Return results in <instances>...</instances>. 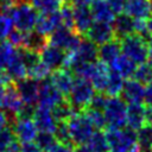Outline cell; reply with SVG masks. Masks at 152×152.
<instances>
[{
	"label": "cell",
	"instance_id": "6da1fadb",
	"mask_svg": "<svg viewBox=\"0 0 152 152\" xmlns=\"http://www.w3.org/2000/svg\"><path fill=\"white\" fill-rule=\"evenodd\" d=\"M1 8L10 14L14 30L21 32H31L34 30L39 13L27 0L12 1L10 5Z\"/></svg>",
	"mask_w": 152,
	"mask_h": 152
},
{
	"label": "cell",
	"instance_id": "7a4b0ae2",
	"mask_svg": "<svg viewBox=\"0 0 152 152\" xmlns=\"http://www.w3.org/2000/svg\"><path fill=\"white\" fill-rule=\"evenodd\" d=\"M110 152H140L135 131L122 128H109L106 133Z\"/></svg>",
	"mask_w": 152,
	"mask_h": 152
},
{
	"label": "cell",
	"instance_id": "3957f363",
	"mask_svg": "<svg viewBox=\"0 0 152 152\" xmlns=\"http://www.w3.org/2000/svg\"><path fill=\"white\" fill-rule=\"evenodd\" d=\"M65 122L69 132L70 144H75L77 146L86 145V142L95 131L86 113H81L80 110L75 112Z\"/></svg>",
	"mask_w": 152,
	"mask_h": 152
},
{
	"label": "cell",
	"instance_id": "277c9868",
	"mask_svg": "<svg viewBox=\"0 0 152 152\" xmlns=\"http://www.w3.org/2000/svg\"><path fill=\"white\" fill-rule=\"evenodd\" d=\"M148 40L145 36L132 33L129 36H126L121 38L120 46H121V53L132 59L137 65L146 63L147 59V52H148Z\"/></svg>",
	"mask_w": 152,
	"mask_h": 152
},
{
	"label": "cell",
	"instance_id": "5b68a950",
	"mask_svg": "<svg viewBox=\"0 0 152 152\" xmlns=\"http://www.w3.org/2000/svg\"><path fill=\"white\" fill-rule=\"evenodd\" d=\"M102 113H103L106 126L108 127V129L126 127L127 103L124 101L122 97L120 96L107 97Z\"/></svg>",
	"mask_w": 152,
	"mask_h": 152
},
{
	"label": "cell",
	"instance_id": "8992f818",
	"mask_svg": "<svg viewBox=\"0 0 152 152\" xmlns=\"http://www.w3.org/2000/svg\"><path fill=\"white\" fill-rule=\"evenodd\" d=\"M96 90L91 83L83 78H75L72 87L70 88L68 96V103L76 110H82L88 108Z\"/></svg>",
	"mask_w": 152,
	"mask_h": 152
},
{
	"label": "cell",
	"instance_id": "52a82bcc",
	"mask_svg": "<svg viewBox=\"0 0 152 152\" xmlns=\"http://www.w3.org/2000/svg\"><path fill=\"white\" fill-rule=\"evenodd\" d=\"M38 56L40 62L52 72L62 68H66V59H68V53L62 50L61 48L51 44V43H45L39 50H38Z\"/></svg>",
	"mask_w": 152,
	"mask_h": 152
},
{
	"label": "cell",
	"instance_id": "ba28073f",
	"mask_svg": "<svg viewBox=\"0 0 152 152\" xmlns=\"http://www.w3.org/2000/svg\"><path fill=\"white\" fill-rule=\"evenodd\" d=\"M12 131L20 144L34 142L39 131L32 119V115H19L15 118Z\"/></svg>",
	"mask_w": 152,
	"mask_h": 152
},
{
	"label": "cell",
	"instance_id": "9c48e42d",
	"mask_svg": "<svg viewBox=\"0 0 152 152\" xmlns=\"http://www.w3.org/2000/svg\"><path fill=\"white\" fill-rule=\"evenodd\" d=\"M49 43L61 48L66 53L72 52L81 42V37L76 33L72 27L59 26L49 36Z\"/></svg>",
	"mask_w": 152,
	"mask_h": 152
},
{
	"label": "cell",
	"instance_id": "30bf717a",
	"mask_svg": "<svg viewBox=\"0 0 152 152\" xmlns=\"http://www.w3.org/2000/svg\"><path fill=\"white\" fill-rule=\"evenodd\" d=\"M97 61V45L89 39H81L77 48L68 53L66 68L78 63H91Z\"/></svg>",
	"mask_w": 152,
	"mask_h": 152
},
{
	"label": "cell",
	"instance_id": "8fae6325",
	"mask_svg": "<svg viewBox=\"0 0 152 152\" xmlns=\"http://www.w3.org/2000/svg\"><path fill=\"white\" fill-rule=\"evenodd\" d=\"M63 94L51 83L49 78L39 82V91H38V107H44L49 109H53L63 101Z\"/></svg>",
	"mask_w": 152,
	"mask_h": 152
},
{
	"label": "cell",
	"instance_id": "7c38bea8",
	"mask_svg": "<svg viewBox=\"0 0 152 152\" xmlns=\"http://www.w3.org/2000/svg\"><path fill=\"white\" fill-rule=\"evenodd\" d=\"M39 82L32 77H24L21 80H19L17 82L15 89L21 99V101L24 102L25 106H30L33 107L34 104H37V100H38V91H39Z\"/></svg>",
	"mask_w": 152,
	"mask_h": 152
},
{
	"label": "cell",
	"instance_id": "4fadbf2b",
	"mask_svg": "<svg viewBox=\"0 0 152 152\" xmlns=\"http://www.w3.org/2000/svg\"><path fill=\"white\" fill-rule=\"evenodd\" d=\"M86 34H87V39H89L97 46L114 39L115 37L113 25L110 23H103V21H94Z\"/></svg>",
	"mask_w": 152,
	"mask_h": 152
},
{
	"label": "cell",
	"instance_id": "5bb4252c",
	"mask_svg": "<svg viewBox=\"0 0 152 152\" xmlns=\"http://www.w3.org/2000/svg\"><path fill=\"white\" fill-rule=\"evenodd\" d=\"M32 119L39 132L55 133L59 124L53 114V110L44 107H37L32 113Z\"/></svg>",
	"mask_w": 152,
	"mask_h": 152
},
{
	"label": "cell",
	"instance_id": "9a60e30c",
	"mask_svg": "<svg viewBox=\"0 0 152 152\" xmlns=\"http://www.w3.org/2000/svg\"><path fill=\"white\" fill-rule=\"evenodd\" d=\"M59 26H63V25H62V20L58 11L52 13H40L38 15L33 31H36L39 36L45 38V37H49Z\"/></svg>",
	"mask_w": 152,
	"mask_h": 152
},
{
	"label": "cell",
	"instance_id": "2e32d148",
	"mask_svg": "<svg viewBox=\"0 0 152 152\" xmlns=\"http://www.w3.org/2000/svg\"><path fill=\"white\" fill-rule=\"evenodd\" d=\"M124 101L129 103H142L145 95V84L139 82L135 78H127L125 81L122 91H121Z\"/></svg>",
	"mask_w": 152,
	"mask_h": 152
},
{
	"label": "cell",
	"instance_id": "e0dca14e",
	"mask_svg": "<svg viewBox=\"0 0 152 152\" xmlns=\"http://www.w3.org/2000/svg\"><path fill=\"white\" fill-rule=\"evenodd\" d=\"M94 23L89 6H72V27L78 33H87Z\"/></svg>",
	"mask_w": 152,
	"mask_h": 152
},
{
	"label": "cell",
	"instance_id": "ac0fdd59",
	"mask_svg": "<svg viewBox=\"0 0 152 152\" xmlns=\"http://www.w3.org/2000/svg\"><path fill=\"white\" fill-rule=\"evenodd\" d=\"M25 104L21 101L15 87H7L6 91H5V96L2 100V104H1V109L5 110L8 115H14L18 116L23 109H24Z\"/></svg>",
	"mask_w": 152,
	"mask_h": 152
},
{
	"label": "cell",
	"instance_id": "d6986e66",
	"mask_svg": "<svg viewBox=\"0 0 152 152\" xmlns=\"http://www.w3.org/2000/svg\"><path fill=\"white\" fill-rule=\"evenodd\" d=\"M125 13L133 19L147 20L152 15L151 0H127Z\"/></svg>",
	"mask_w": 152,
	"mask_h": 152
},
{
	"label": "cell",
	"instance_id": "ffe728a7",
	"mask_svg": "<svg viewBox=\"0 0 152 152\" xmlns=\"http://www.w3.org/2000/svg\"><path fill=\"white\" fill-rule=\"evenodd\" d=\"M146 107L142 103H129L127 104L126 114V127L138 131L146 124Z\"/></svg>",
	"mask_w": 152,
	"mask_h": 152
},
{
	"label": "cell",
	"instance_id": "44dd1931",
	"mask_svg": "<svg viewBox=\"0 0 152 152\" xmlns=\"http://www.w3.org/2000/svg\"><path fill=\"white\" fill-rule=\"evenodd\" d=\"M49 80L51 81V83L63 94L66 95L70 90V88L72 87L74 82H75V77L74 74L65 68L58 69L56 71H52Z\"/></svg>",
	"mask_w": 152,
	"mask_h": 152
},
{
	"label": "cell",
	"instance_id": "7402d4cb",
	"mask_svg": "<svg viewBox=\"0 0 152 152\" xmlns=\"http://www.w3.org/2000/svg\"><path fill=\"white\" fill-rule=\"evenodd\" d=\"M121 55L120 42L112 39L102 45L97 46V59L106 65H110Z\"/></svg>",
	"mask_w": 152,
	"mask_h": 152
},
{
	"label": "cell",
	"instance_id": "603a6c76",
	"mask_svg": "<svg viewBox=\"0 0 152 152\" xmlns=\"http://www.w3.org/2000/svg\"><path fill=\"white\" fill-rule=\"evenodd\" d=\"M112 25H113L115 36H118V37L124 38L126 36L135 33V19H133L125 12L116 14Z\"/></svg>",
	"mask_w": 152,
	"mask_h": 152
},
{
	"label": "cell",
	"instance_id": "cb8c5ba5",
	"mask_svg": "<svg viewBox=\"0 0 152 152\" xmlns=\"http://www.w3.org/2000/svg\"><path fill=\"white\" fill-rule=\"evenodd\" d=\"M90 12L93 14L94 21H103V23H113L115 14L106 2V0H93L89 5Z\"/></svg>",
	"mask_w": 152,
	"mask_h": 152
},
{
	"label": "cell",
	"instance_id": "d4e9b609",
	"mask_svg": "<svg viewBox=\"0 0 152 152\" xmlns=\"http://www.w3.org/2000/svg\"><path fill=\"white\" fill-rule=\"evenodd\" d=\"M137 64L129 59L128 57H126L125 55H120L110 65H109V69L116 74H119L120 76H122L125 80L127 78H132L134 76V72H135V69H137Z\"/></svg>",
	"mask_w": 152,
	"mask_h": 152
},
{
	"label": "cell",
	"instance_id": "484cf974",
	"mask_svg": "<svg viewBox=\"0 0 152 152\" xmlns=\"http://www.w3.org/2000/svg\"><path fill=\"white\" fill-rule=\"evenodd\" d=\"M4 72L8 76V78L11 81H15V82H18L19 80H21L24 77H27V69L23 61L20 49H18V53L11 61V63L7 65V68L5 69Z\"/></svg>",
	"mask_w": 152,
	"mask_h": 152
},
{
	"label": "cell",
	"instance_id": "4316f807",
	"mask_svg": "<svg viewBox=\"0 0 152 152\" xmlns=\"http://www.w3.org/2000/svg\"><path fill=\"white\" fill-rule=\"evenodd\" d=\"M20 142L17 140L12 128L6 127L0 131V151L1 152H19Z\"/></svg>",
	"mask_w": 152,
	"mask_h": 152
},
{
	"label": "cell",
	"instance_id": "83f0119b",
	"mask_svg": "<svg viewBox=\"0 0 152 152\" xmlns=\"http://www.w3.org/2000/svg\"><path fill=\"white\" fill-rule=\"evenodd\" d=\"M86 146L91 152H109L108 141L106 138V133H103L101 129H95L91 137L86 142Z\"/></svg>",
	"mask_w": 152,
	"mask_h": 152
},
{
	"label": "cell",
	"instance_id": "f1b7e54d",
	"mask_svg": "<svg viewBox=\"0 0 152 152\" xmlns=\"http://www.w3.org/2000/svg\"><path fill=\"white\" fill-rule=\"evenodd\" d=\"M125 81L126 80L122 76H120L119 74L110 70L103 93H106L108 96H120L124 84H125Z\"/></svg>",
	"mask_w": 152,
	"mask_h": 152
},
{
	"label": "cell",
	"instance_id": "f546056e",
	"mask_svg": "<svg viewBox=\"0 0 152 152\" xmlns=\"http://www.w3.org/2000/svg\"><path fill=\"white\" fill-rule=\"evenodd\" d=\"M137 141L140 152H152V125L145 124L141 128L135 131Z\"/></svg>",
	"mask_w": 152,
	"mask_h": 152
},
{
	"label": "cell",
	"instance_id": "4dcf8cb0",
	"mask_svg": "<svg viewBox=\"0 0 152 152\" xmlns=\"http://www.w3.org/2000/svg\"><path fill=\"white\" fill-rule=\"evenodd\" d=\"M17 53L18 48H15L10 40H4L0 43V71H5Z\"/></svg>",
	"mask_w": 152,
	"mask_h": 152
},
{
	"label": "cell",
	"instance_id": "1f68e13d",
	"mask_svg": "<svg viewBox=\"0 0 152 152\" xmlns=\"http://www.w3.org/2000/svg\"><path fill=\"white\" fill-rule=\"evenodd\" d=\"M38 13H52L58 11L63 5L62 0H27Z\"/></svg>",
	"mask_w": 152,
	"mask_h": 152
},
{
	"label": "cell",
	"instance_id": "d6a6232c",
	"mask_svg": "<svg viewBox=\"0 0 152 152\" xmlns=\"http://www.w3.org/2000/svg\"><path fill=\"white\" fill-rule=\"evenodd\" d=\"M36 145L43 151V152H48L50 148H52L57 142V138L55 135V133H49V132H39L36 140H34Z\"/></svg>",
	"mask_w": 152,
	"mask_h": 152
},
{
	"label": "cell",
	"instance_id": "836d02e7",
	"mask_svg": "<svg viewBox=\"0 0 152 152\" xmlns=\"http://www.w3.org/2000/svg\"><path fill=\"white\" fill-rule=\"evenodd\" d=\"M13 30L14 27L10 14L2 8H0V43L7 40Z\"/></svg>",
	"mask_w": 152,
	"mask_h": 152
},
{
	"label": "cell",
	"instance_id": "e575fe53",
	"mask_svg": "<svg viewBox=\"0 0 152 152\" xmlns=\"http://www.w3.org/2000/svg\"><path fill=\"white\" fill-rule=\"evenodd\" d=\"M133 78L138 80L142 84H147V83L152 82V65H150L147 63L138 65L135 69Z\"/></svg>",
	"mask_w": 152,
	"mask_h": 152
},
{
	"label": "cell",
	"instance_id": "d590c367",
	"mask_svg": "<svg viewBox=\"0 0 152 152\" xmlns=\"http://www.w3.org/2000/svg\"><path fill=\"white\" fill-rule=\"evenodd\" d=\"M52 110H53V114H55L56 119L58 120V122L66 121L69 118H71V115L75 112H77L69 103H64V102H62L61 104H58L57 107H55Z\"/></svg>",
	"mask_w": 152,
	"mask_h": 152
},
{
	"label": "cell",
	"instance_id": "8d00e7d4",
	"mask_svg": "<svg viewBox=\"0 0 152 152\" xmlns=\"http://www.w3.org/2000/svg\"><path fill=\"white\" fill-rule=\"evenodd\" d=\"M86 115L88 116L89 121L91 122V125L94 126L95 129H101V128L106 127L104 116H103V113H102L101 110L93 109V108H88V110L86 112Z\"/></svg>",
	"mask_w": 152,
	"mask_h": 152
},
{
	"label": "cell",
	"instance_id": "74e56055",
	"mask_svg": "<svg viewBox=\"0 0 152 152\" xmlns=\"http://www.w3.org/2000/svg\"><path fill=\"white\" fill-rule=\"evenodd\" d=\"M58 12H59V15H61L62 25L68 26V27H72V7L62 6L58 10Z\"/></svg>",
	"mask_w": 152,
	"mask_h": 152
},
{
	"label": "cell",
	"instance_id": "f35d334b",
	"mask_svg": "<svg viewBox=\"0 0 152 152\" xmlns=\"http://www.w3.org/2000/svg\"><path fill=\"white\" fill-rule=\"evenodd\" d=\"M106 101H107V97L102 93L95 94L88 108H93V109H97V110H101L102 112L103 110V107L106 104Z\"/></svg>",
	"mask_w": 152,
	"mask_h": 152
},
{
	"label": "cell",
	"instance_id": "ab89813d",
	"mask_svg": "<svg viewBox=\"0 0 152 152\" xmlns=\"http://www.w3.org/2000/svg\"><path fill=\"white\" fill-rule=\"evenodd\" d=\"M110 10L114 12V14H120L125 12V7L127 4V0H106Z\"/></svg>",
	"mask_w": 152,
	"mask_h": 152
},
{
	"label": "cell",
	"instance_id": "60d3db41",
	"mask_svg": "<svg viewBox=\"0 0 152 152\" xmlns=\"http://www.w3.org/2000/svg\"><path fill=\"white\" fill-rule=\"evenodd\" d=\"M144 102L147 107H152V82L147 83L145 86V95H144Z\"/></svg>",
	"mask_w": 152,
	"mask_h": 152
},
{
	"label": "cell",
	"instance_id": "b9f144b4",
	"mask_svg": "<svg viewBox=\"0 0 152 152\" xmlns=\"http://www.w3.org/2000/svg\"><path fill=\"white\" fill-rule=\"evenodd\" d=\"M48 152H72V148L70 147V144L64 142H57L52 148H50Z\"/></svg>",
	"mask_w": 152,
	"mask_h": 152
},
{
	"label": "cell",
	"instance_id": "7bdbcfd3",
	"mask_svg": "<svg viewBox=\"0 0 152 152\" xmlns=\"http://www.w3.org/2000/svg\"><path fill=\"white\" fill-rule=\"evenodd\" d=\"M19 152H43V151L36 145V142H28V144H23L20 146Z\"/></svg>",
	"mask_w": 152,
	"mask_h": 152
},
{
	"label": "cell",
	"instance_id": "ee69618b",
	"mask_svg": "<svg viewBox=\"0 0 152 152\" xmlns=\"http://www.w3.org/2000/svg\"><path fill=\"white\" fill-rule=\"evenodd\" d=\"M8 122H10L8 114L0 108V131H2L6 127H8Z\"/></svg>",
	"mask_w": 152,
	"mask_h": 152
},
{
	"label": "cell",
	"instance_id": "f6af8a7d",
	"mask_svg": "<svg viewBox=\"0 0 152 152\" xmlns=\"http://www.w3.org/2000/svg\"><path fill=\"white\" fill-rule=\"evenodd\" d=\"M146 36L152 40V15L146 20Z\"/></svg>",
	"mask_w": 152,
	"mask_h": 152
},
{
	"label": "cell",
	"instance_id": "bcb514c9",
	"mask_svg": "<svg viewBox=\"0 0 152 152\" xmlns=\"http://www.w3.org/2000/svg\"><path fill=\"white\" fill-rule=\"evenodd\" d=\"M72 6H89L93 0H70Z\"/></svg>",
	"mask_w": 152,
	"mask_h": 152
},
{
	"label": "cell",
	"instance_id": "7dc6e473",
	"mask_svg": "<svg viewBox=\"0 0 152 152\" xmlns=\"http://www.w3.org/2000/svg\"><path fill=\"white\" fill-rule=\"evenodd\" d=\"M146 124L148 125H152V107H147L146 106Z\"/></svg>",
	"mask_w": 152,
	"mask_h": 152
},
{
	"label": "cell",
	"instance_id": "c3c4849f",
	"mask_svg": "<svg viewBox=\"0 0 152 152\" xmlns=\"http://www.w3.org/2000/svg\"><path fill=\"white\" fill-rule=\"evenodd\" d=\"M8 86L7 84H4L0 82V108H1V104H2V100H4V96H5V91H6V88Z\"/></svg>",
	"mask_w": 152,
	"mask_h": 152
},
{
	"label": "cell",
	"instance_id": "681fc988",
	"mask_svg": "<svg viewBox=\"0 0 152 152\" xmlns=\"http://www.w3.org/2000/svg\"><path fill=\"white\" fill-rule=\"evenodd\" d=\"M146 63L150 64V65H152V43H150V45H148V52H147Z\"/></svg>",
	"mask_w": 152,
	"mask_h": 152
},
{
	"label": "cell",
	"instance_id": "f907efd6",
	"mask_svg": "<svg viewBox=\"0 0 152 152\" xmlns=\"http://www.w3.org/2000/svg\"><path fill=\"white\" fill-rule=\"evenodd\" d=\"M72 152H91L86 145H80V146H77L75 150H72Z\"/></svg>",
	"mask_w": 152,
	"mask_h": 152
},
{
	"label": "cell",
	"instance_id": "816d5d0a",
	"mask_svg": "<svg viewBox=\"0 0 152 152\" xmlns=\"http://www.w3.org/2000/svg\"><path fill=\"white\" fill-rule=\"evenodd\" d=\"M12 1H13V0H0V8H1V7H5V6H7V5H10Z\"/></svg>",
	"mask_w": 152,
	"mask_h": 152
},
{
	"label": "cell",
	"instance_id": "f5cc1de1",
	"mask_svg": "<svg viewBox=\"0 0 152 152\" xmlns=\"http://www.w3.org/2000/svg\"><path fill=\"white\" fill-rule=\"evenodd\" d=\"M62 1H63V2H64V1H65V0H62Z\"/></svg>",
	"mask_w": 152,
	"mask_h": 152
},
{
	"label": "cell",
	"instance_id": "db71d44e",
	"mask_svg": "<svg viewBox=\"0 0 152 152\" xmlns=\"http://www.w3.org/2000/svg\"><path fill=\"white\" fill-rule=\"evenodd\" d=\"M151 4H152V0H151Z\"/></svg>",
	"mask_w": 152,
	"mask_h": 152
},
{
	"label": "cell",
	"instance_id": "11a10c76",
	"mask_svg": "<svg viewBox=\"0 0 152 152\" xmlns=\"http://www.w3.org/2000/svg\"><path fill=\"white\" fill-rule=\"evenodd\" d=\"M0 152H1V151H0Z\"/></svg>",
	"mask_w": 152,
	"mask_h": 152
}]
</instances>
